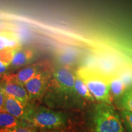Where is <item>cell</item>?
Listing matches in <instances>:
<instances>
[{"label": "cell", "mask_w": 132, "mask_h": 132, "mask_svg": "<svg viewBox=\"0 0 132 132\" xmlns=\"http://www.w3.org/2000/svg\"><path fill=\"white\" fill-rule=\"evenodd\" d=\"M75 74L69 67H59L54 72L46 92L45 100L50 106H68L78 98L75 87Z\"/></svg>", "instance_id": "obj_1"}, {"label": "cell", "mask_w": 132, "mask_h": 132, "mask_svg": "<svg viewBox=\"0 0 132 132\" xmlns=\"http://www.w3.org/2000/svg\"><path fill=\"white\" fill-rule=\"evenodd\" d=\"M91 132H124L119 116L111 105L100 102L94 106L89 116Z\"/></svg>", "instance_id": "obj_2"}, {"label": "cell", "mask_w": 132, "mask_h": 132, "mask_svg": "<svg viewBox=\"0 0 132 132\" xmlns=\"http://www.w3.org/2000/svg\"><path fill=\"white\" fill-rule=\"evenodd\" d=\"M77 74L85 81L90 93L97 101L111 105L113 97L110 89L109 77L95 68L83 67Z\"/></svg>", "instance_id": "obj_3"}, {"label": "cell", "mask_w": 132, "mask_h": 132, "mask_svg": "<svg viewBox=\"0 0 132 132\" xmlns=\"http://www.w3.org/2000/svg\"><path fill=\"white\" fill-rule=\"evenodd\" d=\"M67 117L61 111L32 105L26 122L35 128L53 129L64 126Z\"/></svg>", "instance_id": "obj_4"}, {"label": "cell", "mask_w": 132, "mask_h": 132, "mask_svg": "<svg viewBox=\"0 0 132 132\" xmlns=\"http://www.w3.org/2000/svg\"><path fill=\"white\" fill-rule=\"evenodd\" d=\"M50 77L45 73H39L24 85L30 101L40 100L45 95Z\"/></svg>", "instance_id": "obj_5"}, {"label": "cell", "mask_w": 132, "mask_h": 132, "mask_svg": "<svg viewBox=\"0 0 132 132\" xmlns=\"http://www.w3.org/2000/svg\"><path fill=\"white\" fill-rule=\"evenodd\" d=\"M32 105L24 103L14 97L6 95L3 111H6L19 119L26 122Z\"/></svg>", "instance_id": "obj_6"}, {"label": "cell", "mask_w": 132, "mask_h": 132, "mask_svg": "<svg viewBox=\"0 0 132 132\" xmlns=\"http://www.w3.org/2000/svg\"><path fill=\"white\" fill-rule=\"evenodd\" d=\"M6 75L3 76V81L1 82L6 95L14 97L24 103H30L25 87L11 80Z\"/></svg>", "instance_id": "obj_7"}, {"label": "cell", "mask_w": 132, "mask_h": 132, "mask_svg": "<svg viewBox=\"0 0 132 132\" xmlns=\"http://www.w3.org/2000/svg\"><path fill=\"white\" fill-rule=\"evenodd\" d=\"M30 125L26 121L20 120L6 111H0V132H6L8 130L19 127Z\"/></svg>", "instance_id": "obj_8"}, {"label": "cell", "mask_w": 132, "mask_h": 132, "mask_svg": "<svg viewBox=\"0 0 132 132\" xmlns=\"http://www.w3.org/2000/svg\"><path fill=\"white\" fill-rule=\"evenodd\" d=\"M37 67L32 65L21 69L15 74H6V75L11 80L24 86L26 82L37 75Z\"/></svg>", "instance_id": "obj_9"}, {"label": "cell", "mask_w": 132, "mask_h": 132, "mask_svg": "<svg viewBox=\"0 0 132 132\" xmlns=\"http://www.w3.org/2000/svg\"><path fill=\"white\" fill-rule=\"evenodd\" d=\"M32 57V50L19 47L15 50L11 64L15 67H20L30 62Z\"/></svg>", "instance_id": "obj_10"}, {"label": "cell", "mask_w": 132, "mask_h": 132, "mask_svg": "<svg viewBox=\"0 0 132 132\" xmlns=\"http://www.w3.org/2000/svg\"><path fill=\"white\" fill-rule=\"evenodd\" d=\"M20 44L14 32L9 31H0V50L17 48L20 47Z\"/></svg>", "instance_id": "obj_11"}, {"label": "cell", "mask_w": 132, "mask_h": 132, "mask_svg": "<svg viewBox=\"0 0 132 132\" xmlns=\"http://www.w3.org/2000/svg\"><path fill=\"white\" fill-rule=\"evenodd\" d=\"M110 80V89L112 97L115 98L122 97L126 91L127 87L118 75H114L109 77Z\"/></svg>", "instance_id": "obj_12"}, {"label": "cell", "mask_w": 132, "mask_h": 132, "mask_svg": "<svg viewBox=\"0 0 132 132\" xmlns=\"http://www.w3.org/2000/svg\"><path fill=\"white\" fill-rule=\"evenodd\" d=\"M75 90L78 98H82L90 102H95V98L87 88L86 83L80 76L75 74Z\"/></svg>", "instance_id": "obj_13"}, {"label": "cell", "mask_w": 132, "mask_h": 132, "mask_svg": "<svg viewBox=\"0 0 132 132\" xmlns=\"http://www.w3.org/2000/svg\"><path fill=\"white\" fill-rule=\"evenodd\" d=\"M78 52L75 48H65L62 49L58 54V60L66 67L73 64L78 58Z\"/></svg>", "instance_id": "obj_14"}, {"label": "cell", "mask_w": 132, "mask_h": 132, "mask_svg": "<svg viewBox=\"0 0 132 132\" xmlns=\"http://www.w3.org/2000/svg\"><path fill=\"white\" fill-rule=\"evenodd\" d=\"M15 34L17 37L20 43L27 42L31 39L32 35L30 31L28 29L24 28L23 26H19L15 29Z\"/></svg>", "instance_id": "obj_15"}, {"label": "cell", "mask_w": 132, "mask_h": 132, "mask_svg": "<svg viewBox=\"0 0 132 132\" xmlns=\"http://www.w3.org/2000/svg\"><path fill=\"white\" fill-rule=\"evenodd\" d=\"M121 105L123 110L132 112V87L123 94L121 99Z\"/></svg>", "instance_id": "obj_16"}, {"label": "cell", "mask_w": 132, "mask_h": 132, "mask_svg": "<svg viewBox=\"0 0 132 132\" xmlns=\"http://www.w3.org/2000/svg\"><path fill=\"white\" fill-rule=\"evenodd\" d=\"M118 76L122 81L127 88L132 86V70L131 69H125L122 70Z\"/></svg>", "instance_id": "obj_17"}, {"label": "cell", "mask_w": 132, "mask_h": 132, "mask_svg": "<svg viewBox=\"0 0 132 132\" xmlns=\"http://www.w3.org/2000/svg\"><path fill=\"white\" fill-rule=\"evenodd\" d=\"M122 119L129 132H132V112L123 110L121 112Z\"/></svg>", "instance_id": "obj_18"}, {"label": "cell", "mask_w": 132, "mask_h": 132, "mask_svg": "<svg viewBox=\"0 0 132 132\" xmlns=\"http://www.w3.org/2000/svg\"><path fill=\"white\" fill-rule=\"evenodd\" d=\"M6 132H37V130L35 127L31 125H26L13 128Z\"/></svg>", "instance_id": "obj_19"}, {"label": "cell", "mask_w": 132, "mask_h": 132, "mask_svg": "<svg viewBox=\"0 0 132 132\" xmlns=\"http://www.w3.org/2000/svg\"><path fill=\"white\" fill-rule=\"evenodd\" d=\"M5 99H6V94H5L4 90H3L2 85L0 82V111L3 110L4 106Z\"/></svg>", "instance_id": "obj_20"}, {"label": "cell", "mask_w": 132, "mask_h": 132, "mask_svg": "<svg viewBox=\"0 0 132 132\" xmlns=\"http://www.w3.org/2000/svg\"><path fill=\"white\" fill-rule=\"evenodd\" d=\"M8 66L6 65L5 64L2 63L0 61V77H3L6 75V70H7Z\"/></svg>", "instance_id": "obj_21"}, {"label": "cell", "mask_w": 132, "mask_h": 132, "mask_svg": "<svg viewBox=\"0 0 132 132\" xmlns=\"http://www.w3.org/2000/svg\"><path fill=\"white\" fill-rule=\"evenodd\" d=\"M0 28H1V25H0Z\"/></svg>", "instance_id": "obj_22"}]
</instances>
